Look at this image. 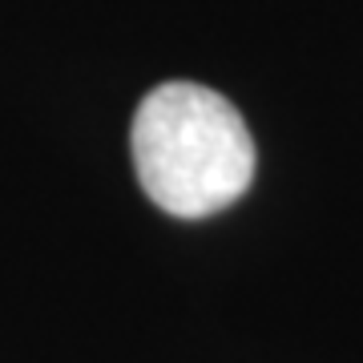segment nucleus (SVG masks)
<instances>
[{
	"instance_id": "obj_1",
	"label": "nucleus",
	"mask_w": 363,
	"mask_h": 363,
	"mask_svg": "<svg viewBox=\"0 0 363 363\" xmlns=\"http://www.w3.org/2000/svg\"><path fill=\"white\" fill-rule=\"evenodd\" d=\"M133 169L154 206L174 218H210L255 182V138L222 93L166 81L133 113Z\"/></svg>"
}]
</instances>
